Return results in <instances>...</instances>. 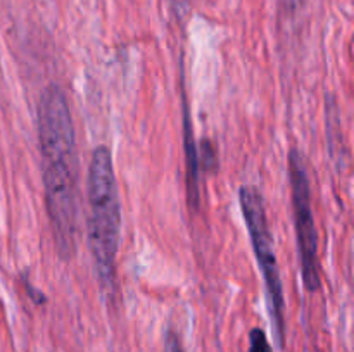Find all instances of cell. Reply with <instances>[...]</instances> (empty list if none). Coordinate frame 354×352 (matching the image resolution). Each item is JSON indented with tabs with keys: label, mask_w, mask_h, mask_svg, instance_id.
<instances>
[{
	"label": "cell",
	"mask_w": 354,
	"mask_h": 352,
	"mask_svg": "<svg viewBox=\"0 0 354 352\" xmlns=\"http://www.w3.org/2000/svg\"><path fill=\"white\" fill-rule=\"evenodd\" d=\"M201 147H203V150H201L199 168H211V166L216 162V157H214V148L211 147L207 140H204L203 144H201Z\"/></svg>",
	"instance_id": "6"
},
{
	"label": "cell",
	"mask_w": 354,
	"mask_h": 352,
	"mask_svg": "<svg viewBox=\"0 0 354 352\" xmlns=\"http://www.w3.org/2000/svg\"><path fill=\"white\" fill-rule=\"evenodd\" d=\"M165 352H183L182 342L175 331H168L165 338Z\"/></svg>",
	"instance_id": "7"
},
{
	"label": "cell",
	"mask_w": 354,
	"mask_h": 352,
	"mask_svg": "<svg viewBox=\"0 0 354 352\" xmlns=\"http://www.w3.org/2000/svg\"><path fill=\"white\" fill-rule=\"evenodd\" d=\"M88 219L86 235L93 264L102 285L114 282L118 248H120L121 204L113 155L106 145L93 150L88 166Z\"/></svg>",
	"instance_id": "2"
},
{
	"label": "cell",
	"mask_w": 354,
	"mask_h": 352,
	"mask_svg": "<svg viewBox=\"0 0 354 352\" xmlns=\"http://www.w3.org/2000/svg\"><path fill=\"white\" fill-rule=\"evenodd\" d=\"M173 6L178 16H183L187 12V7H189V0H173Z\"/></svg>",
	"instance_id": "8"
},
{
	"label": "cell",
	"mask_w": 354,
	"mask_h": 352,
	"mask_svg": "<svg viewBox=\"0 0 354 352\" xmlns=\"http://www.w3.org/2000/svg\"><path fill=\"white\" fill-rule=\"evenodd\" d=\"M239 199H241L242 216H244L249 238H251L252 248H254L256 261H258L263 280H265L266 297H268L277 338H279L280 345H283V330H286L283 328V307H286V302H283L282 278H280L277 255L273 251V237L270 231L268 217H266L265 199H263L259 188L252 185L242 186Z\"/></svg>",
	"instance_id": "3"
},
{
	"label": "cell",
	"mask_w": 354,
	"mask_h": 352,
	"mask_svg": "<svg viewBox=\"0 0 354 352\" xmlns=\"http://www.w3.org/2000/svg\"><path fill=\"white\" fill-rule=\"evenodd\" d=\"M290 186H292L294 223H296L297 251H299L301 276L308 292L320 289V261H318V231L311 204V183L303 155L290 152Z\"/></svg>",
	"instance_id": "4"
},
{
	"label": "cell",
	"mask_w": 354,
	"mask_h": 352,
	"mask_svg": "<svg viewBox=\"0 0 354 352\" xmlns=\"http://www.w3.org/2000/svg\"><path fill=\"white\" fill-rule=\"evenodd\" d=\"M249 340H251L249 352H273L272 345H270L268 338H266V333L261 328H254L251 335H249Z\"/></svg>",
	"instance_id": "5"
},
{
	"label": "cell",
	"mask_w": 354,
	"mask_h": 352,
	"mask_svg": "<svg viewBox=\"0 0 354 352\" xmlns=\"http://www.w3.org/2000/svg\"><path fill=\"white\" fill-rule=\"evenodd\" d=\"M37 128L52 235L61 257L71 259L78 235V154L68 97L59 85L41 92Z\"/></svg>",
	"instance_id": "1"
},
{
	"label": "cell",
	"mask_w": 354,
	"mask_h": 352,
	"mask_svg": "<svg viewBox=\"0 0 354 352\" xmlns=\"http://www.w3.org/2000/svg\"><path fill=\"white\" fill-rule=\"evenodd\" d=\"M287 2H289L290 6H297V3H301V0H287Z\"/></svg>",
	"instance_id": "9"
}]
</instances>
